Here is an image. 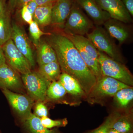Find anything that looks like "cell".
Listing matches in <instances>:
<instances>
[{
  "label": "cell",
  "mask_w": 133,
  "mask_h": 133,
  "mask_svg": "<svg viewBox=\"0 0 133 133\" xmlns=\"http://www.w3.org/2000/svg\"><path fill=\"white\" fill-rule=\"evenodd\" d=\"M17 0H9L10 8L13 9L16 7V3Z\"/></svg>",
  "instance_id": "d590c367"
},
{
  "label": "cell",
  "mask_w": 133,
  "mask_h": 133,
  "mask_svg": "<svg viewBox=\"0 0 133 133\" xmlns=\"http://www.w3.org/2000/svg\"><path fill=\"white\" fill-rule=\"evenodd\" d=\"M58 80L62 83L66 92L76 96L86 95L77 80L72 76L63 72Z\"/></svg>",
  "instance_id": "ac0fdd59"
},
{
  "label": "cell",
  "mask_w": 133,
  "mask_h": 133,
  "mask_svg": "<svg viewBox=\"0 0 133 133\" xmlns=\"http://www.w3.org/2000/svg\"><path fill=\"white\" fill-rule=\"evenodd\" d=\"M21 9L22 18L27 23L30 24L33 21V16L27 9L26 5H24Z\"/></svg>",
  "instance_id": "f1b7e54d"
},
{
  "label": "cell",
  "mask_w": 133,
  "mask_h": 133,
  "mask_svg": "<svg viewBox=\"0 0 133 133\" xmlns=\"http://www.w3.org/2000/svg\"><path fill=\"white\" fill-rule=\"evenodd\" d=\"M11 38L17 49L28 61L31 67L35 66L34 55L27 37L21 27L16 23L12 24Z\"/></svg>",
  "instance_id": "4fadbf2b"
},
{
  "label": "cell",
  "mask_w": 133,
  "mask_h": 133,
  "mask_svg": "<svg viewBox=\"0 0 133 133\" xmlns=\"http://www.w3.org/2000/svg\"><path fill=\"white\" fill-rule=\"evenodd\" d=\"M54 3L38 6L37 8L33 15V21L38 26L44 27L51 24V9Z\"/></svg>",
  "instance_id": "d6986e66"
},
{
  "label": "cell",
  "mask_w": 133,
  "mask_h": 133,
  "mask_svg": "<svg viewBox=\"0 0 133 133\" xmlns=\"http://www.w3.org/2000/svg\"><path fill=\"white\" fill-rule=\"evenodd\" d=\"M120 116L121 115L118 112L112 114L108 117L101 125L90 133H108L115 122Z\"/></svg>",
  "instance_id": "d4e9b609"
},
{
  "label": "cell",
  "mask_w": 133,
  "mask_h": 133,
  "mask_svg": "<svg viewBox=\"0 0 133 133\" xmlns=\"http://www.w3.org/2000/svg\"><path fill=\"white\" fill-rule=\"evenodd\" d=\"M73 1L86 13L96 26L103 25L111 18L109 14L100 7L95 0Z\"/></svg>",
  "instance_id": "5bb4252c"
},
{
  "label": "cell",
  "mask_w": 133,
  "mask_h": 133,
  "mask_svg": "<svg viewBox=\"0 0 133 133\" xmlns=\"http://www.w3.org/2000/svg\"><path fill=\"white\" fill-rule=\"evenodd\" d=\"M108 133H121L118 131H116L114 129L111 128L110 129Z\"/></svg>",
  "instance_id": "8d00e7d4"
},
{
  "label": "cell",
  "mask_w": 133,
  "mask_h": 133,
  "mask_svg": "<svg viewBox=\"0 0 133 133\" xmlns=\"http://www.w3.org/2000/svg\"><path fill=\"white\" fill-rule=\"evenodd\" d=\"M2 91L10 104L22 118L31 113L34 100L30 96L7 89H2Z\"/></svg>",
  "instance_id": "30bf717a"
},
{
  "label": "cell",
  "mask_w": 133,
  "mask_h": 133,
  "mask_svg": "<svg viewBox=\"0 0 133 133\" xmlns=\"http://www.w3.org/2000/svg\"></svg>",
  "instance_id": "74e56055"
},
{
  "label": "cell",
  "mask_w": 133,
  "mask_h": 133,
  "mask_svg": "<svg viewBox=\"0 0 133 133\" xmlns=\"http://www.w3.org/2000/svg\"><path fill=\"white\" fill-rule=\"evenodd\" d=\"M66 34L84 36L94 28V24L73 1L70 14L65 23Z\"/></svg>",
  "instance_id": "5b68a950"
},
{
  "label": "cell",
  "mask_w": 133,
  "mask_h": 133,
  "mask_svg": "<svg viewBox=\"0 0 133 133\" xmlns=\"http://www.w3.org/2000/svg\"><path fill=\"white\" fill-rule=\"evenodd\" d=\"M32 0H17L16 3V7L18 8H21L24 5L28 4Z\"/></svg>",
  "instance_id": "d6a6232c"
},
{
  "label": "cell",
  "mask_w": 133,
  "mask_h": 133,
  "mask_svg": "<svg viewBox=\"0 0 133 133\" xmlns=\"http://www.w3.org/2000/svg\"><path fill=\"white\" fill-rule=\"evenodd\" d=\"M66 92L61 82L52 81L50 84L46 93V96L50 99L57 100L63 97Z\"/></svg>",
  "instance_id": "7402d4cb"
},
{
  "label": "cell",
  "mask_w": 133,
  "mask_h": 133,
  "mask_svg": "<svg viewBox=\"0 0 133 133\" xmlns=\"http://www.w3.org/2000/svg\"><path fill=\"white\" fill-rule=\"evenodd\" d=\"M0 88L22 94L25 92V88L19 72L6 63L0 66Z\"/></svg>",
  "instance_id": "9c48e42d"
},
{
  "label": "cell",
  "mask_w": 133,
  "mask_h": 133,
  "mask_svg": "<svg viewBox=\"0 0 133 133\" xmlns=\"http://www.w3.org/2000/svg\"><path fill=\"white\" fill-rule=\"evenodd\" d=\"M6 61L1 46H0V66L6 63Z\"/></svg>",
  "instance_id": "836d02e7"
},
{
  "label": "cell",
  "mask_w": 133,
  "mask_h": 133,
  "mask_svg": "<svg viewBox=\"0 0 133 133\" xmlns=\"http://www.w3.org/2000/svg\"><path fill=\"white\" fill-rule=\"evenodd\" d=\"M49 36L48 42L56 52L61 70L77 80L88 95L97 82L96 77L65 34L51 33Z\"/></svg>",
  "instance_id": "6da1fadb"
},
{
  "label": "cell",
  "mask_w": 133,
  "mask_h": 133,
  "mask_svg": "<svg viewBox=\"0 0 133 133\" xmlns=\"http://www.w3.org/2000/svg\"><path fill=\"white\" fill-rule=\"evenodd\" d=\"M29 31L34 44L37 46L40 43V38L43 35H50L51 33H45L41 30L39 26L35 22L33 21L29 24Z\"/></svg>",
  "instance_id": "484cf974"
},
{
  "label": "cell",
  "mask_w": 133,
  "mask_h": 133,
  "mask_svg": "<svg viewBox=\"0 0 133 133\" xmlns=\"http://www.w3.org/2000/svg\"><path fill=\"white\" fill-rule=\"evenodd\" d=\"M73 0H57L51 9V24L61 26L64 24L70 14Z\"/></svg>",
  "instance_id": "9a60e30c"
},
{
  "label": "cell",
  "mask_w": 133,
  "mask_h": 133,
  "mask_svg": "<svg viewBox=\"0 0 133 133\" xmlns=\"http://www.w3.org/2000/svg\"><path fill=\"white\" fill-rule=\"evenodd\" d=\"M86 36L98 51L105 53L116 61L120 62L121 60L122 56L119 49L114 38L104 28L97 26Z\"/></svg>",
  "instance_id": "277c9868"
},
{
  "label": "cell",
  "mask_w": 133,
  "mask_h": 133,
  "mask_svg": "<svg viewBox=\"0 0 133 133\" xmlns=\"http://www.w3.org/2000/svg\"><path fill=\"white\" fill-rule=\"evenodd\" d=\"M126 9L131 16H133V0H121Z\"/></svg>",
  "instance_id": "f546056e"
},
{
  "label": "cell",
  "mask_w": 133,
  "mask_h": 133,
  "mask_svg": "<svg viewBox=\"0 0 133 133\" xmlns=\"http://www.w3.org/2000/svg\"><path fill=\"white\" fill-rule=\"evenodd\" d=\"M22 119L24 127L31 133H56L55 131L45 128L43 125L41 118L32 113Z\"/></svg>",
  "instance_id": "e0dca14e"
},
{
  "label": "cell",
  "mask_w": 133,
  "mask_h": 133,
  "mask_svg": "<svg viewBox=\"0 0 133 133\" xmlns=\"http://www.w3.org/2000/svg\"><path fill=\"white\" fill-rule=\"evenodd\" d=\"M41 120L43 125L48 129L51 128L55 127H65L67 124L66 119L53 120L47 116L41 118Z\"/></svg>",
  "instance_id": "4316f807"
},
{
  "label": "cell",
  "mask_w": 133,
  "mask_h": 133,
  "mask_svg": "<svg viewBox=\"0 0 133 133\" xmlns=\"http://www.w3.org/2000/svg\"><path fill=\"white\" fill-rule=\"evenodd\" d=\"M98 51L102 76L112 78L132 87L133 85V76L129 69L120 62L103 52Z\"/></svg>",
  "instance_id": "3957f363"
},
{
  "label": "cell",
  "mask_w": 133,
  "mask_h": 133,
  "mask_svg": "<svg viewBox=\"0 0 133 133\" xmlns=\"http://www.w3.org/2000/svg\"><path fill=\"white\" fill-rule=\"evenodd\" d=\"M112 128L121 133H130L132 129V124L127 116H121L116 120Z\"/></svg>",
  "instance_id": "cb8c5ba5"
},
{
  "label": "cell",
  "mask_w": 133,
  "mask_h": 133,
  "mask_svg": "<svg viewBox=\"0 0 133 133\" xmlns=\"http://www.w3.org/2000/svg\"><path fill=\"white\" fill-rule=\"evenodd\" d=\"M111 18L129 24L132 22V16L126 9L121 0H95Z\"/></svg>",
  "instance_id": "8fae6325"
},
{
  "label": "cell",
  "mask_w": 133,
  "mask_h": 133,
  "mask_svg": "<svg viewBox=\"0 0 133 133\" xmlns=\"http://www.w3.org/2000/svg\"><path fill=\"white\" fill-rule=\"evenodd\" d=\"M57 0H35L38 6L54 3Z\"/></svg>",
  "instance_id": "1f68e13d"
},
{
  "label": "cell",
  "mask_w": 133,
  "mask_h": 133,
  "mask_svg": "<svg viewBox=\"0 0 133 133\" xmlns=\"http://www.w3.org/2000/svg\"><path fill=\"white\" fill-rule=\"evenodd\" d=\"M21 78L29 96L34 101L42 102L47 97V90L51 81L38 72L30 71L22 74Z\"/></svg>",
  "instance_id": "8992f818"
},
{
  "label": "cell",
  "mask_w": 133,
  "mask_h": 133,
  "mask_svg": "<svg viewBox=\"0 0 133 133\" xmlns=\"http://www.w3.org/2000/svg\"><path fill=\"white\" fill-rule=\"evenodd\" d=\"M127 24L110 18L103 24L104 28L120 45L129 42L132 40V29Z\"/></svg>",
  "instance_id": "7c38bea8"
},
{
  "label": "cell",
  "mask_w": 133,
  "mask_h": 133,
  "mask_svg": "<svg viewBox=\"0 0 133 133\" xmlns=\"http://www.w3.org/2000/svg\"><path fill=\"white\" fill-rule=\"evenodd\" d=\"M77 49L97 81L102 77L98 60V53L92 43L84 36L65 34Z\"/></svg>",
  "instance_id": "7a4b0ae2"
},
{
  "label": "cell",
  "mask_w": 133,
  "mask_h": 133,
  "mask_svg": "<svg viewBox=\"0 0 133 133\" xmlns=\"http://www.w3.org/2000/svg\"><path fill=\"white\" fill-rule=\"evenodd\" d=\"M27 9L30 14L33 16L34 13L35 12L38 6L35 0H32L31 1L26 4Z\"/></svg>",
  "instance_id": "4dcf8cb0"
},
{
  "label": "cell",
  "mask_w": 133,
  "mask_h": 133,
  "mask_svg": "<svg viewBox=\"0 0 133 133\" xmlns=\"http://www.w3.org/2000/svg\"><path fill=\"white\" fill-rule=\"evenodd\" d=\"M34 114L41 118L48 116V109L42 102H37L35 107Z\"/></svg>",
  "instance_id": "83f0119b"
},
{
  "label": "cell",
  "mask_w": 133,
  "mask_h": 133,
  "mask_svg": "<svg viewBox=\"0 0 133 133\" xmlns=\"http://www.w3.org/2000/svg\"><path fill=\"white\" fill-rule=\"evenodd\" d=\"M12 25L8 13L5 10L0 15V46L11 38Z\"/></svg>",
  "instance_id": "44dd1931"
},
{
  "label": "cell",
  "mask_w": 133,
  "mask_h": 133,
  "mask_svg": "<svg viewBox=\"0 0 133 133\" xmlns=\"http://www.w3.org/2000/svg\"><path fill=\"white\" fill-rule=\"evenodd\" d=\"M1 47L6 63L10 66L22 74L31 71V67L28 61L17 49L11 38Z\"/></svg>",
  "instance_id": "52a82bcc"
},
{
  "label": "cell",
  "mask_w": 133,
  "mask_h": 133,
  "mask_svg": "<svg viewBox=\"0 0 133 133\" xmlns=\"http://www.w3.org/2000/svg\"><path fill=\"white\" fill-rule=\"evenodd\" d=\"M129 87L131 86L115 79L102 76L97 81L91 91L87 95L90 98L96 99L105 97H112L114 96L119 90Z\"/></svg>",
  "instance_id": "ba28073f"
},
{
  "label": "cell",
  "mask_w": 133,
  "mask_h": 133,
  "mask_svg": "<svg viewBox=\"0 0 133 133\" xmlns=\"http://www.w3.org/2000/svg\"><path fill=\"white\" fill-rule=\"evenodd\" d=\"M119 104L122 107H125L133 99V89L132 87L124 88L118 91L114 95Z\"/></svg>",
  "instance_id": "603a6c76"
},
{
  "label": "cell",
  "mask_w": 133,
  "mask_h": 133,
  "mask_svg": "<svg viewBox=\"0 0 133 133\" xmlns=\"http://www.w3.org/2000/svg\"><path fill=\"white\" fill-rule=\"evenodd\" d=\"M6 10L4 0H0V15Z\"/></svg>",
  "instance_id": "e575fe53"
},
{
  "label": "cell",
  "mask_w": 133,
  "mask_h": 133,
  "mask_svg": "<svg viewBox=\"0 0 133 133\" xmlns=\"http://www.w3.org/2000/svg\"><path fill=\"white\" fill-rule=\"evenodd\" d=\"M37 47V63L39 66L57 61L56 52L49 43L41 42Z\"/></svg>",
  "instance_id": "2e32d148"
},
{
  "label": "cell",
  "mask_w": 133,
  "mask_h": 133,
  "mask_svg": "<svg viewBox=\"0 0 133 133\" xmlns=\"http://www.w3.org/2000/svg\"><path fill=\"white\" fill-rule=\"evenodd\" d=\"M61 68L57 61L39 66L38 72L48 80L57 81L61 75Z\"/></svg>",
  "instance_id": "ffe728a7"
}]
</instances>
